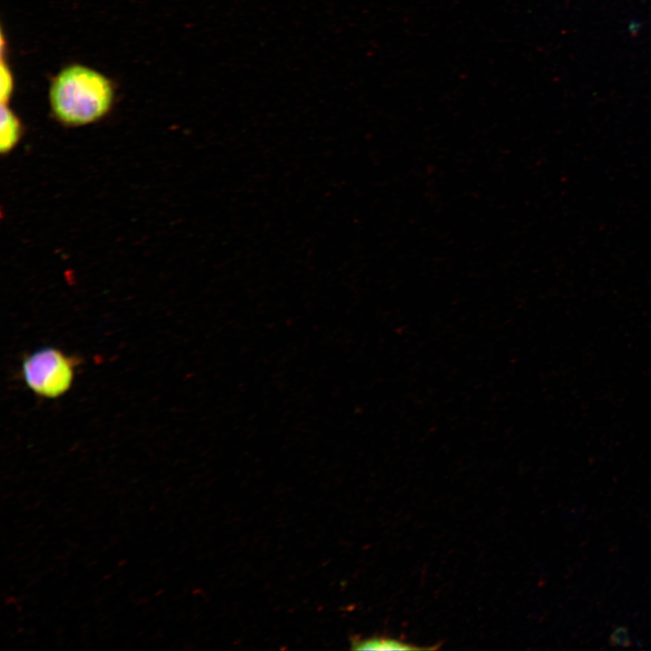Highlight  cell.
Here are the masks:
<instances>
[{"instance_id":"cell-1","label":"cell","mask_w":651,"mask_h":651,"mask_svg":"<svg viewBox=\"0 0 651 651\" xmlns=\"http://www.w3.org/2000/svg\"><path fill=\"white\" fill-rule=\"evenodd\" d=\"M49 101L61 123L80 127L96 122L108 113L114 101V89L99 71L71 64L52 80Z\"/></svg>"},{"instance_id":"cell-2","label":"cell","mask_w":651,"mask_h":651,"mask_svg":"<svg viewBox=\"0 0 651 651\" xmlns=\"http://www.w3.org/2000/svg\"><path fill=\"white\" fill-rule=\"evenodd\" d=\"M74 360L53 347L40 349L22 363L23 378L31 391L44 398H57L71 387Z\"/></svg>"},{"instance_id":"cell-3","label":"cell","mask_w":651,"mask_h":651,"mask_svg":"<svg viewBox=\"0 0 651 651\" xmlns=\"http://www.w3.org/2000/svg\"><path fill=\"white\" fill-rule=\"evenodd\" d=\"M0 151L2 154L10 152L18 143L22 135V126L16 115L2 104L0 124Z\"/></svg>"},{"instance_id":"cell-4","label":"cell","mask_w":651,"mask_h":651,"mask_svg":"<svg viewBox=\"0 0 651 651\" xmlns=\"http://www.w3.org/2000/svg\"><path fill=\"white\" fill-rule=\"evenodd\" d=\"M352 648L355 650H419L429 649L428 647H419L410 643L402 642L398 639L373 637L365 639H354L351 643Z\"/></svg>"},{"instance_id":"cell-5","label":"cell","mask_w":651,"mask_h":651,"mask_svg":"<svg viewBox=\"0 0 651 651\" xmlns=\"http://www.w3.org/2000/svg\"><path fill=\"white\" fill-rule=\"evenodd\" d=\"M14 89V80L9 67L1 63V103L7 104Z\"/></svg>"},{"instance_id":"cell-6","label":"cell","mask_w":651,"mask_h":651,"mask_svg":"<svg viewBox=\"0 0 651 651\" xmlns=\"http://www.w3.org/2000/svg\"><path fill=\"white\" fill-rule=\"evenodd\" d=\"M609 643L612 646H630L632 642L629 637L628 628L624 626L615 627L609 635Z\"/></svg>"}]
</instances>
